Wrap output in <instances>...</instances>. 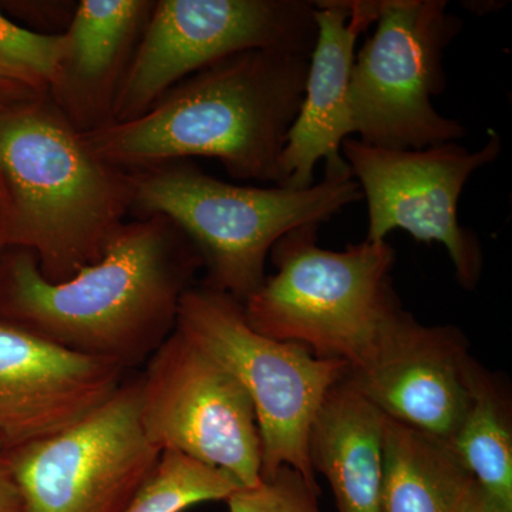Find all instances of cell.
Instances as JSON below:
<instances>
[{"mask_svg": "<svg viewBox=\"0 0 512 512\" xmlns=\"http://www.w3.org/2000/svg\"><path fill=\"white\" fill-rule=\"evenodd\" d=\"M202 268L187 235L161 215L127 221L99 261L47 281L18 249L0 265L3 320L63 348L116 363H146L177 326L181 298Z\"/></svg>", "mask_w": 512, "mask_h": 512, "instance_id": "cell-1", "label": "cell"}, {"mask_svg": "<svg viewBox=\"0 0 512 512\" xmlns=\"http://www.w3.org/2000/svg\"><path fill=\"white\" fill-rule=\"evenodd\" d=\"M308 66L302 53H238L175 84L136 119L84 136L101 158L126 171L215 158L229 177L276 185Z\"/></svg>", "mask_w": 512, "mask_h": 512, "instance_id": "cell-2", "label": "cell"}, {"mask_svg": "<svg viewBox=\"0 0 512 512\" xmlns=\"http://www.w3.org/2000/svg\"><path fill=\"white\" fill-rule=\"evenodd\" d=\"M6 245L63 282L99 261L133 211L130 171L101 158L49 96L0 113Z\"/></svg>", "mask_w": 512, "mask_h": 512, "instance_id": "cell-3", "label": "cell"}, {"mask_svg": "<svg viewBox=\"0 0 512 512\" xmlns=\"http://www.w3.org/2000/svg\"><path fill=\"white\" fill-rule=\"evenodd\" d=\"M133 211L161 215L187 235L201 256L205 286L245 302L266 278L272 248L303 225H322L363 200L346 170L303 190L252 187L218 180L190 160L130 171Z\"/></svg>", "mask_w": 512, "mask_h": 512, "instance_id": "cell-4", "label": "cell"}, {"mask_svg": "<svg viewBox=\"0 0 512 512\" xmlns=\"http://www.w3.org/2000/svg\"><path fill=\"white\" fill-rule=\"evenodd\" d=\"M319 227L303 225L276 242L269 255L275 274L266 275L242 309L261 335L360 370L403 309L392 281L396 252L387 241L366 239L329 251L319 247Z\"/></svg>", "mask_w": 512, "mask_h": 512, "instance_id": "cell-5", "label": "cell"}, {"mask_svg": "<svg viewBox=\"0 0 512 512\" xmlns=\"http://www.w3.org/2000/svg\"><path fill=\"white\" fill-rule=\"evenodd\" d=\"M175 328L220 363L251 399L261 436V478L288 466L320 493L309 436L326 394L346 376L348 363L261 335L249 326L241 302L205 285L184 293Z\"/></svg>", "mask_w": 512, "mask_h": 512, "instance_id": "cell-6", "label": "cell"}, {"mask_svg": "<svg viewBox=\"0 0 512 512\" xmlns=\"http://www.w3.org/2000/svg\"><path fill=\"white\" fill-rule=\"evenodd\" d=\"M446 0H377L376 29L356 52L350 107L357 140L417 150L453 143L467 128L433 104L446 87L444 52L463 28Z\"/></svg>", "mask_w": 512, "mask_h": 512, "instance_id": "cell-7", "label": "cell"}, {"mask_svg": "<svg viewBox=\"0 0 512 512\" xmlns=\"http://www.w3.org/2000/svg\"><path fill=\"white\" fill-rule=\"evenodd\" d=\"M316 35L308 0H158L117 89L111 123L136 119L175 84L229 56H311Z\"/></svg>", "mask_w": 512, "mask_h": 512, "instance_id": "cell-8", "label": "cell"}, {"mask_svg": "<svg viewBox=\"0 0 512 512\" xmlns=\"http://www.w3.org/2000/svg\"><path fill=\"white\" fill-rule=\"evenodd\" d=\"M503 144L490 131L480 150L453 143L417 150L370 146L350 137L342 157L367 205L366 241H386L393 231L446 248L458 284L473 291L483 274V247L476 232L461 225L458 204L471 177L500 157Z\"/></svg>", "mask_w": 512, "mask_h": 512, "instance_id": "cell-9", "label": "cell"}, {"mask_svg": "<svg viewBox=\"0 0 512 512\" xmlns=\"http://www.w3.org/2000/svg\"><path fill=\"white\" fill-rule=\"evenodd\" d=\"M5 456L25 512H124L161 451L140 419V379L79 423Z\"/></svg>", "mask_w": 512, "mask_h": 512, "instance_id": "cell-10", "label": "cell"}, {"mask_svg": "<svg viewBox=\"0 0 512 512\" xmlns=\"http://www.w3.org/2000/svg\"><path fill=\"white\" fill-rule=\"evenodd\" d=\"M140 419L148 441L218 468L242 488L261 483L254 406L241 384L177 328L146 362Z\"/></svg>", "mask_w": 512, "mask_h": 512, "instance_id": "cell-11", "label": "cell"}, {"mask_svg": "<svg viewBox=\"0 0 512 512\" xmlns=\"http://www.w3.org/2000/svg\"><path fill=\"white\" fill-rule=\"evenodd\" d=\"M466 336L454 326H427L400 309L372 362L348 370L346 382L387 419L453 440L470 406Z\"/></svg>", "mask_w": 512, "mask_h": 512, "instance_id": "cell-12", "label": "cell"}, {"mask_svg": "<svg viewBox=\"0 0 512 512\" xmlns=\"http://www.w3.org/2000/svg\"><path fill=\"white\" fill-rule=\"evenodd\" d=\"M126 370L0 319V450L12 453L86 419Z\"/></svg>", "mask_w": 512, "mask_h": 512, "instance_id": "cell-13", "label": "cell"}, {"mask_svg": "<svg viewBox=\"0 0 512 512\" xmlns=\"http://www.w3.org/2000/svg\"><path fill=\"white\" fill-rule=\"evenodd\" d=\"M315 46L309 56L301 107L289 128L279 160L278 187L303 190L315 184V170H346L342 146L355 134L350 76L357 39L376 22L377 0H320Z\"/></svg>", "mask_w": 512, "mask_h": 512, "instance_id": "cell-14", "label": "cell"}, {"mask_svg": "<svg viewBox=\"0 0 512 512\" xmlns=\"http://www.w3.org/2000/svg\"><path fill=\"white\" fill-rule=\"evenodd\" d=\"M150 0H80L47 96L83 133L113 121L114 97L153 12Z\"/></svg>", "mask_w": 512, "mask_h": 512, "instance_id": "cell-15", "label": "cell"}, {"mask_svg": "<svg viewBox=\"0 0 512 512\" xmlns=\"http://www.w3.org/2000/svg\"><path fill=\"white\" fill-rule=\"evenodd\" d=\"M384 420L346 376L326 394L309 436V458L328 480L338 512H380Z\"/></svg>", "mask_w": 512, "mask_h": 512, "instance_id": "cell-16", "label": "cell"}, {"mask_svg": "<svg viewBox=\"0 0 512 512\" xmlns=\"http://www.w3.org/2000/svg\"><path fill=\"white\" fill-rule=\"evenodd\" d=\"M474 483L450 441L386 417L380 512H460Z\"/></svg>", "mask_w": 512, "mask_h": 512, "instance_id": "cell-17", "label": "cell"}, {"mask_svg": "<svg viewBox=\"0 0 512 512\" xmlns=\"http://www.w3.org/2000/svg\"><path fill=\"white\" fill-rule=\"evenodd\" d=\"M450 443L476 483L512 511L510 402L476 360L470 370V406Z\"/></svg>", "mask_w": 512, "mask_h": 512, "instance_id": "cell-18", "label": "cell"}, {"mask_svg": "<svg viewBox=\"0 0 512 512\" xmlns=\"http://www.w3.org/2000/svg\"><path fill=\"white\" fill-rule=\"evenodd\" d=\"M239 488L235 478L218 468L177 451H163L124 512H184L197 504L227 501Z\"/></svg>", "mask_w": 512, "mask_h": 512, "instance_id": "cell-19", "label": "cell"}, {"mask_svg": "<svg viewBox=\"0 0 512 512\" xmlns=\"http://www.w3.org/2000/svg\"><path fill=\"white\" fill-rule=\"evenodd\" d=\"M66 50L64 33H39L12 22L0 12V60L42 80L49 89Z\"/></svg>", "mask_w": 512, "mask_h": 512, "instance_id": "cell-20", "label": "cell"}, {"mask_svg": "<svg viewBox=\"0 0 512 512\" xmlns=\"http://www.w3.org/2000/svg\"><path fill=\"white\" fill-rule=\"evenodd\" d=\"M319 494L298 471L282 466L255 487L239 488L227 500L228 512H322Z\"/></svg>", "mask_w": 512, "mask_h": 512, "instance_id": "cell-21", "label": "cell"}, {"mask_svg": "<svg viewBox=\"0 0 512 512\" xmlns=\"http://www.w3.org/2000/svg\"><path fill=\"white\" fill-rule=\"evenodd\" d=\"M47 86L36 76L0 60V113L47 96Z\"/></svg>", "mask_w": 512, "mask_h": 512, "instance_id": "cell-22", "label": "cell"}, {"mask_svg": "<svg viewBox=\"0 0 512 512\" xmlns=\"http://www.w3.org/2000/svg\"><path fill=\"white\" fill-rule=\"evenodd\" d=\"M0 512H25L18 487L0 450Z\"/></svg>", "mask_w": 512, "mask_h": 512, "instance_id": "cell-23", "label": "cell"}, {"mask_svg": "<svg viewBox=\"0 0 512 512\" xmlns=\"http://www.w3.org/2000/svg\"><path fill=\"white\" fill-rule=\"evenodd\" d=\"M460 512H512L507 510L504 505L498 503L495 498L491 497L487 491H484L477 483L473 484L470 493H468L466 501Z\"/></svg>", "mask_w": 512, "mask_h": 512, "instance_id": "cell-24", "label": "cell"}, {"mask_svg": "<svg viewBox=\"0 0 512 512\" xmlns=\"http://www.w3.org/2000/svg\"><path fill=\"white\" fill-rule=\"evenodd\" d=\"M6 225H8V202L0 200V265L3 261V251L6 245Z\"/></svg>", "mask_w": 512, "mask_h": 512, "instance_id": "cell-25", "label": "cell"}, {"mask_svg": "<svg viewBox=\"0 0 512 512\" xmlns=\"http://www.w3.org/2000/svg\"><path fill=\"white\" fill-rule=\"evenodd\" d=\"M0 200L8 202V200H6L5 184H3L2 174H0Z\"/></svg>", "mask_w": 512, "mask_h": 512, "instance_id": "cell-26", "label": "cell"}]
</instances>
